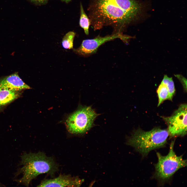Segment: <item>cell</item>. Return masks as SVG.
<instances>
[{
    "instance_id": "obj_16",
    "label": "cell",
    "mask_w": 187,
    "mask_h": 187,
    "mask_svg": "<svg viewBox=\"0 0 187 187\" xmlns=\"http://www.w3.org/2000/svg\"><path fill=\"white\" fill-rule=\"evenodd\" d=\"M62 1L66 3H68L70 2L71 0H61Z\"/></svg>"
},
{
    "instance_id": "obj_1",
    "label": "cell",
    "mask_w": 187,
    "mask_h": 187,
    "mask_svg": "<svg viewBox=\"0 0 187 187\" xmlns=\"http://www.w3.org/2000/svg\"><path fill=\"white\" fill-rule=\"evenodd\" d=\"M143 6L135 0H92L89 8L91 24L94 30L110 25L121 32L137 18Z\"/></svg>"
},
{
    "instance_id": "obj_8",
    "label": "cell",
    "mask_w": 187,
    "mask_h": 187,
    "mask_svg": "<svg viewBox=\"0 0 187 187\" xmlns=\"http://www.w3.org/2000/svg\"><path fill=\"white\" fill-rule=\"evenodd\" d=\"M83 180L69 175H60L58 177L42 181L38 187H78Z\"/></svg>"
},
{
    "instance_id": "obj_2",
    "label": "cell",
    "mask_w": 187,
    "mask_h": 187,
    "mask_svg": "<svg viewBox=\"0 0 187 187\" xmlns=\"http://www.w3.org/2000/svg\"><path fill=\"white\" fill-rule=\"evenodd\" d=\"M19 168L15 176L21 175L16 180L19 184L28 186L32 179L38 175L47 173L53 176L58 170V166L53 159L43 153H24L21 156Z\"/></svg>"
},
{
    "instance_id": "obj_11",
    "label": "cell",
    "mask_w": 187,
    "mask_h": 187,
    "mask_svg": "<svg viewBox=\"0 0 187 187\" xmlns=\"http://www.w3.org/2000/svg\"><path fill=\"white\" fill-rule=\"evenodd\" d=\"M80 15L79 20V25L82 28L85 34H89V28L91 22L87 15L85 12L83 5L81 3L80 4Z\"/></svg>"
},
{
    "instance_id": "obj_14",
    "label": "cell",
    "mask_w": 187,
    "mask_h": 187,
    "mask_svg": "<svg viewBox=\"0 0 187 187\" xmlns=\"http://www.w3.org/2000/svg\"><path fill=\"white\" fill-rule=\"evenodd\" d=\"M162 82L166 85L169 93V99L172 100L175 92L174 83L172 78L165 75Z\"/></svg>"
},
{
    "instance_id": "obj_17",
    "label": "cell",
    "mask_w": 187,
    "mask_h": 187,
    "mask_svg": "<svg viewBox=\"0 0 187 187\" xmlns=\"http://www.w3.org/2000/svg\"><path fill=\"white\" fill-rule=\"evenodd\" d=\"M2 184L0 183V186H2Z\"/></svg>"
},
{
    "instance_id": "obj_9",
    "label": "cell",
    "mask_w": 187,
    "mask_h": 187,
    "mask_svg": "<svg viewBox=\"0 0 187 187\" xmlns=\"http://www.w3.org/2000/svg\"><path fill=\"white\" fill-rule=\"evenodd\" d=\"M16 73L0 80V89L20 92L21 91L31 89Z\"/></svg>"
},
{
    "instance_id": "obj_10",
    "label": "cell",
    "mask_w": 187,
    "mask_h": 187,
    "mask_svg": "<svg viewBox=\"0 0 187 187\" xmlns=\"http://www.w3.org/2000/svg\"><path fill=\"white\" fill-rule=\"evenodd\" d=\"M20 92H15L5 89H0V107L9 104L18 98Z\"/></svg>"
},
{
    "instance_id": "obj_13",
    "label": "cell",
    "mask_w": 187,
    "mask_h": 187,
    "mask_svg": "<svg viewBox=\"0 0 187 187\" xmlns=\"http://www.w3.org/2000/svg\"><path fill=\"white\" fill-rule=\"evenodd\" d=\"M76 33L70 31L66 33L63 37L62 41L63 47L65 49H71L73 48L74 40Z\"/></svg>"
},
{
    "instance_id": "obj_3",
    "label": "cell",
    "mask_w": 187,
    "mask_h": 187,
    "mask_svg": "<svg viewBox=\"0 0 187 187\" xmlns=\"http://www.w3.org/2000/svg\"><path fill=\"white\" fill-rule=\"evenodd\" d=\"M169 135L168 130L155 128L148 131L138 129L129 139L128 144L143 155L162 147L166 144Z\"/></svg>"
},
{
    "instance_id": "obj_15",
    "label": "cell",
    "mask_w": 187,
    "mask_h": 187,
    "mask_svg": "<svg viewBox=\"0 0 187 187\" xmlns=\"http://www.w3.org/2000/svg\"><path fill=\"white\" fill-rule=\"evenodd\" d=\"M30 1L35 3H43L45 2L48 0H29Z\"/></svg>"
},
{
    "instance_id": "obj_12",
    "label": "cell",
    "mask_w": 187,
    "mask_h": 187,
    "mask_svg": "<svg viewBox=\"0 0 187 187\" xmlns=\"http://www.w3.org/2000/svg\"><path fill=\"white\" fill-rule=\"evenodd\" d=\"M157 92L158 97L159 106L165 100L169 99V93L166 85L161 82L158 88Z\"/></svg>"
},
{
    "instance_id": "obj_7",
    "label": "cell",
    "mask_w": 187,
    "mask_h": 187,
    "mask_svg": "<svg viewBox=\"0 0 187 187\" xmlns=\"http://www.w3.org/2000/svg\"><path fill=\"white\" fill-rule=\"evenodd\" d=\"M163 118L168 125L169 135L183 136L186 134V104H181L171 116Z\"/></svg>"
},
{
    "instance_id": "obj_6",
    "label": "cell",
    "mask_w": 187,
    "mask_h": 187,
    "mask_svg": "<svg viewBox=\"0 0 187 187\" xmlns=\"http://www.w3.org/2000/svg\"><path fill=\"white\" fill-rule=\"evenodd\" d=\"M131 37L119 33L104 37L98 35L93 39L83 40L81 45L78 48L73 49V51L78 55L87 57L95 53L99 47L106 42L119 38L127 42V40Z\"/></svg>"
},
{
    "instance_id": "obj_4",
    "label": "cell",
    "mask_w": 187,
    "mask_h": 187,
    "mask_svg": "<svg viewBox=\"0 0 187 187\" xmlns=\"http://www.w3.org/2000/svg\"><path fill=\"white\" fill-rule=\"evenodd\" d=\"M174 141H172L167 155L163 156L156 153L158 161L155 166L156 175L162 180L168 179L180 169L187 165L186 160L183 159L182 156H177L174 151Z\"/></svg>"
},
{
    "instance_id": "obj_5",
    "label": "cell",
    "mask_w": 187,
    "mask_h": 187,
    "mask_svg": "<svg viewBox=\"0 0 187 187\" xmlns=\"http://www.w3.org/2000/svg\"><path fill=\"white\" fill-rule=\"evenodd\" d=\"M98 115L91 106L81 108L68 117L66 120L67 128L72 133L86 132L92 126Z\"/></svg>"
}]
</instances>
